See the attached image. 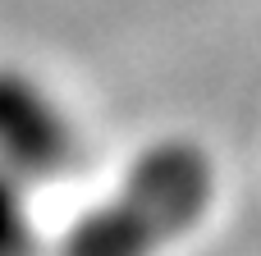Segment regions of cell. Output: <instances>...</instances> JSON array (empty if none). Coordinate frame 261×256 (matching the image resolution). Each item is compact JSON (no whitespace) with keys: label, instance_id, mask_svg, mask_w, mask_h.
Listing matches in <instances>:
<instances>
[{"label":"cell","instance_id":"obj_1","mask_svg":"<svg viewBox=\"0 0 261 256\" xmlns=\"http://www.w3.org/2000/svg\"><path fill=\"white\" fill-rule=\"evenodd\" d=\"M216 202V160L188 137L147 147L119 183L83 211L55 243V256H161L188 238Z\"/></svg>","mask_w":261,"mask_h":256},{"label":"cell","instance_id":"obj_2","mask_svg":"<svg viewBox=\"0 0 261 256\" xmlns=\"http://www.w3.org/2000/svg\"><path fill=\"white\" fill-rule=\"evenodd\" d=\"M83 165L73 110L23 64H0V174L28 192L55 188Z\"/></svg>","mask_w":261,"mask_h":256},{"label":"cell","instance_id":"obj_3","mask_svg":"<svg viewBox=\"0 0 261 256\" xmlns=\"http://www.w3.org/2000/svg\"><path fill=\"white\" fill-rule=\"evenodd\" d=\"M46 252V238H41V224H37V211H32V192L0 174V256H41Z\"/></svg>","mask_w":261,"mask_h":256}]
</instances>
